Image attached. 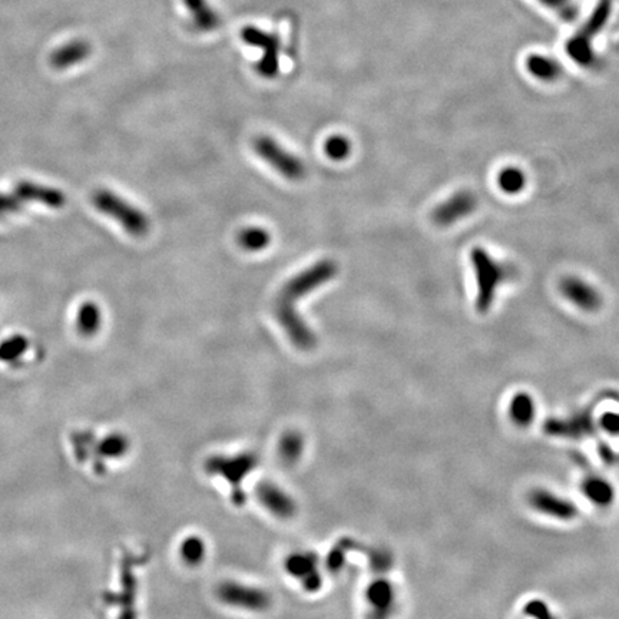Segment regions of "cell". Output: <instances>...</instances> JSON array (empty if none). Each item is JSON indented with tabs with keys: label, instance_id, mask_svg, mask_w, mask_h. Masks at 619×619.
Listing matches in <instances>:
<instances>
[{
	"label": "cell",
	"instance_id": "44dd1931",
	"mask_svg": "<svg viewBox=\"0 0 619 619\" xmlns=\"http://www.w3.org/2000/svg\"><path fill=\"white\" fill-rule=\"evenodd\" d=\"M304 447L305 443L302 434L295 430H288L280 439L278 456L284 464H287V466H292V464H295L301 459L304 453Z\"/></svg>",
	"mask_w": 619,
	"mask_h": 619
},
{
	"label": "cell",
	"instance_id": "4fadbf2b",
	"mask_svg": "<svg viewBox=\"0 0 619 619\" xmlns=\"http://www.w3.org/2000/svg\"><path fill=\"white\" fill-rule=\"evenodd\" d=\"M478 201L473 194L461 191L442 202L433 212V219L439 225H450L463 217L469 215L476 208Z\"/></svg>",
	"mask_w": 619,
	"mask_h": 619
},
{
	"label": "cell",
	"instance_id": "9a60e30c",
	"mask_svg": "<svg viewBox=\"0 0 619 619\" xmlns=\"http://www.w3.org/2000/svg\"><path fill=\"white\" fill-rule=\"evenodd\" d=\"M13 194L22 202H40L50 208H62L66 202V198L62 191L52 187L35 184L31 181L18 182Z\"/></svg>",
	"mask_w": 619,
	"mask_h": 619
},
{
	"label": "cell",
	"instance_id": "7c38bea8",
	"mask_svg": "<svg viewBox=\"0 0 619 619\" xmlns=\"http://www.w3.org/2000/svg\"><path fill=\"white\" fill-rule=\"evenodd\" d=\"M561 292L584 312H596L602 304L601 294L586 281L576 277H566L561 281Z\"/></svg>",
	"mask_w": 619,
	"mask_h": 619
},
{
	"label": "cell",
	"instance_id": "5bb4252c",
	"mask_svg": "<svg viewBox=\"0 0 619 619\" xmlns=\"http://www.w3.org/2000/svg\"><path fill=\"white\" fill-rule=\"evenodd\" d=\"M129 439L122 433H111L102 440L97 442L92 449V464L97 473L102 475L105 472V460L121 459L129 451Z\"/></svg>",
	"mask_w": 619,
	"mask_h": 619
},
{
	"label": "cell",
	"instance_id": "7402d4cb",
	"mask_svg": "<svg viewBox=\"0 0 619 619\" xmlns=\"http://www.w3.org/2000/svg\"><path fill=\"white\" fill-rule=\"evenodd\" d=\"M271 236L265 228L247 226L241 229L237 236L239 246L248 253H258L270 246Z\"/></svg>",
	"mask_w": 619,
	"mask_h": 619
},
{
	"label": "cell",
	"instance_id": "52a82bcc",
	"mask_svg": "<svg viewBox=\"0 0 619 619\" xmlns=\"http://www.w3.org/2000/svg\"><path fill=\"white\" fill-rule=\"evenodd\" d=\"M217 598L232 608L250 612H264L271 606V595L261 588L236 581H224L217 588Z\"/></svg>",
	"mask_w": 619,
	"mask_h": 619
},
{
	"label": "cell",
	"instance_id": "8fae6325",
	"mask_svg": "<svg viewBox=\"0 0 619 619\" xmlns=\"http://www.w3.org/2000/svg\"><path fill=\"white\" fill-rule=\"evenodd\" d=\"M256 493L260 503L278 519H291L297 512V503L292 496L270 481L258 483Z\"/></svg>",
	"mask_w": 619,
	"mask_h": 619
},
{
	"label": "cell",
	"instance_id": "f546056e",
	"mask_svg": "<svg viewBox=\"0 0 619 619\" xmlns=\"http://www.w3.org/2000/svg\"><path fill=\"white\" fill-rule=\"evenodd\" d=\"M22 208V201L15 194H0V218L16 214Z\"/></svg>",
	"mask_w": 619,
	"mask_h": 619
},
{
	"label": "cell",
	"instance_id": "d4e9b609",
	"mask_svg": "<svg viewBox=\"0 0 619 619\" xmlns=\"http://www.w3.org/2000/svg\"><path fill=\"white\" fill-rule=\"evenodd\" d=\"M29 341L22 336H13L5 340L0 344V360L2 361H15L28 350Z\"/></svg>",
	"mask_w": 619,
	"mask_h": 619
},
{
	"label": "cell",
	"instance_id": "603a6c76",
	"mask_svg": "<svg viewBox=\"0 0 619 619\" xmlns=\"http://www.w3.org/2000/svg\"><path fill=\"white\" fill-rule=\"evenodd\" d=\"M205 542L199 536H188L180 545V557L188 566H198L207 555Z\"/></svg>",
	"mask_w": 619,
	"mask_h": 619
},
{
	"label": "cell",
	"instance_id": "e0dca14e",
	"mask_svg": "<svg viewBox=\"0 0 619 619\" xmlns=\"http://www.w3.org/2000/svg\"><path fill=\"white\" fill-rule=\"evenodd\" d=\"M91 53V46L85 40H72L56 49L50 56V63L56 69H66L85 60Z\"/></svg>",
	"mask_w": 619,
	"mask_h": 619
},
{
	"label": "cell",
	"instance_id": "8992f818",
	"mask_svg": "<svg viewBox=\"0 0 619 619\" xmlns=\"http://www.w3.org/2000/svg\"><path fill=\"white\" fill-rule=\"evenodd\" d=\"M253 145L258 157L287 180L300 181L305 177L307 171L304 163L281 146L274 138L260 135L254 139Z\"/></svg>",
	"mask_w": 619,
	"mask_h": 619
},
{
	"label": "cell",
	"instance_id": "484cf974",
	"mask_svg": "<svg viewBox=\"0 0 619 619\" xmlns=\"http://www.w3.org/2000/svg\"><path fill=\"white\" fill-rule=\"evenodd\" d=\"M324 150L330 160L343 161L351 152V142L343 135H333L326 141Z\"/></svg>",
	"mask_w": 619,
	"mask_h": 619
},
{
	"label": "cell",
	"instance_id": "ba28073f",
	"mask_svg": "<svg viewBox=\"0 0 619 619\" xmlns=\"http://www.w3.org/2000/svg\"><path fill=\"white\" fill-rule=\"evenodd\" d=\"M241 38L247 45L263 50V57L257 65V72L267 80L275 77L280 72V38L275 33L264 32L256 26H246L241 32Z\"/></svg>",
	"mask_w": 619,
	"mask_h": 619
},
{
	"label": "cell",
	"instance_id": "ffe728a7",
	"mask_svg": "<svg viewBox=\"0 0 619 619\" xmlns=\"http://www.w3.org/2000/svg\"><path fill=\"white\" fill-rule=\"evenodd\" d=\"M367 598L373 606V618L384 619V615L389 613V606H392L393 602L392 586L383 581L374 582L367 591Z\"/></svg>",
	"mask_w": 619,
	"mask_h": 619
},
{
	"label": "cell",
	"instance_id": "30bf717a",
	"mask_svg": "<svg viewBox=\"0 0 619 619\" xmlns=\"http://www.w3.org/2000/svg\"><path fill=\"white\" fill-rule=\"evenodd\" d=\"M284 566L288 575L298 579L305 591L316 592L322 588L323 576L319 572V558L314 552L291 554Z\"/></svg>",
	"mask_w": 619,
	"mask_h": 619
},
{
	"label": "cell",
	"instance_id": "7a4b0ae2",
	"mask_svg": "<svg viewBox=\"0 0 619 619\" xmlns=\"http://www.w3.org/2000/svg\"><path fill=\"white\" fill-rule=\"evenodd\" d=\"M258 464V456L251 451H244L232 456L215 454L205 460V472L212 476L222 478L231 486V500L237 506L246 503L243 483L246 478L254 472Z\"/></svg>",
	"mask_w": 619,
	"mask_h": 619
},
{
	"label": "cell",
	"instance_id": "4316f807",
	"mask_svg": "<svg viewBox=\"0 0 619 619\" xmlns=\"http://www.w3.org/2000/svg\"><path fill=\"white\" fill-rule=\"evenodd\" d=\"M544 6L555 12L561 19L566 22H572L578 18V8L575 0H537Z\"/></svg>",
	"mask_w": 619,
	"mask_h": 619
},
{
	"label": "cell",
	"instance_id": "83f0119b",
	"mask_svg": "<svg viewBox=\"0 0 619 619\" xmlns=\"http://www.w3.org/2000/svg\"><path fill=\"white\" fill-rule=\"evenodd\" d=\"M533 415V403L529 396L519 395L512 402V416L517 422H529Z\"/></svg>",
	"mask_w": 619,
	"mask_h": 619
},
{
	"label": "cell",
	"instance_id": "d6986e66",
	"mask_svg": "<svg viewBox=\"0 0 619 619\" xmlns=\"http://www.w3.org/2000/svg\"><path fill=\"white\" fill-rule=\"evenodd\" d=\"M102 326V313L101 308L92 302H84L76 314V329L84 337L95 336Z\"/></svg>",
	"mask_w": 619,
	"mask_h": 619
},
{
	"label": "cell",
	"instance_id": "9c48e42d",
	"mask_svg": "<svg viewBox=\"0 0 619 619\" xmlns=\"http://www.w3.org/2000/svg\"><path fill=\"white\" fill-rule=\"evenodd\" d=\"M136 559L126 554L121 565V592L106 595V602L121 606L118 619H138L136 615V576L133 574V566Z\"/></svg>",
	"mask_w": 619,
	"mask_h": 619
},
{
	"label": "cell",
	"instance_id": "5b68a950",
	"mask_svg": "<svg viewBox=\"0 0 619 619\" xmlns=\"http://www.w3.org/2000/svg\"><path fill=\"white\" fill-rule=\"evenodd\" d=\"M612 11V0H599L588 22L566 43V53L582 67H595L598 56L592 48L593 38L603 29Z\"/></svg>",
	"mask_w": 619,
	"mask_h": 619
},
{
	"label": "cell",
	"instance_id": "cb8c5ba5",
	"mask_svg": "<svg viewBox=\"0 0 619 619\" xmlns=\"http://www.w3.org/2000/svg\"><path fill=\"white\" fill-rule=\"evenodd\" d=\"M499 187L502 191L508 192V194H517L519 191L523 190L526 178L525 174L515 167H509L500 171L499 178H498Z\"/></svg>",
	"mask_w": 619,
	"mask_h": 619
},
{
	"label": "cell",
	"instance_id": "3957f363",
	"mask_svg": "<svg viewBox=\"0 0 619 619\" xmlns=\"http://www.w3.org/2000/svg\"><path fill=\"white\" fill-rule=\"evenodd\" d=\"M471 258L478 281L476 308L479 313H486L495 300L498 287L512 280L516 271L513 267L492 258L483 248H473Z\"/></svg>",
	"mask_w": 619,
	"mask_h": 619
},
{
	"label": "cell",
	"instance_id": "ac0fdd59",
	"mask_svg": "<svg viewBox=\"0 0 619 619\" xmlns=\"http://www.w3.org/2000/svg\"><path fill=\"white\" fill-rule=\"evenodd\" d=\"M190 11L194 26L201 32H211L221 25L219 15L212 9L208 0H184Z\"/></svg>",
	"mask_w": 619,
	"mask_h": 619
},
{
	"label": "cell",
	"instance_id": "6da1fadb",
	"mask_svg": "<svg viewBox=\"0 0 619 619\" xmlns=\"http://www.w3.org/2000/svg\"><path fill=\"white\" fill-rule=\"evenodd\" d=\"M339 273V265L333 260H320L312 267L294 275L278 291L274 302V314L284 329L290 341L302 351L316 347L317 339L295 310V302L304 295L333 280Z\"/></svg>",
	"mask_w": 619,
	"mask_h": 619
},
{
	"label": "cell",
	"instance_id": "2e32d148",
	"mask_svg": "<svg viewBox=\"0 0 619 619\" xmlns=\"http://www.w3.org/2000/svg\"><path fill=\"white\" fill-rule=\"evenodd\" d=\"M526 70L542 82H555L562 76L564 67L551 56L532 53L526 59Z\"/></svg>",
	"mask_w": 619,
	"mask_h": 619
},
{
	"label": "cell",
	"instance_id": "277c9868",
	"mask_svg": "<svg viewBox=\"0 0 619 619\" xmlns=\"http://www.w3.org/2000/svg\"><path fill=\"white\" fill-rule=\"evenodd\" d=\"M92 202L98 211L119 222L129 236L143 237L148 234L150 222L145 212L118 194L109 190H98L92 195Z\"/></svg>",
	"mask_w": 619,
	"mask_h": 619
},
{
	"label": "cell",
	"instance_id": "f1b7e54d",
	"mask_svg": "<svg viewBox=\"0 0 619 619\" xmlns=\"http://www.w3.org/2000/svg\"><path fill=\"white\" fill-rule=\"evenodd\" d=\"M349 547H350V540L344 539L334 549L330 551V554L327 557V568L330 572H337L341 569Z\"/></svg>",
	"mask_w": 619,
	"mask_h": 619
}]
</instances>
